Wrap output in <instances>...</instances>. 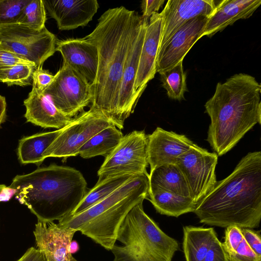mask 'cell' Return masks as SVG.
<instances>
[{"label":"cell","mask_w":261,"mask_h":261,"mask_svg":"<svg viewBox=\"0 0 261 261\" xmlns=\"http://www.w3.org/2000/svg\"><path fill=\"white\" fill-rule=\"evenodd\" d=\"M43 92L59 111L71 118L82 112L92 99L91 85L64 64Z\"/></svg>","instance_id":"obj_10"},{"label":"cell","mask_w":261,"mask_h":261,"mask_svg":"<svg viewBox=\"0 0 261 261\" xmlns=\"http://www.w3.org/2000/svg\"><path fill=\"white\" fill-rule=\"evenodd\" d=\"M9 189L38 221L52 222L70 215L88 191L82 173L69 166L51 164L17 175Z\"/></svg>","instance_id":"obj_4"},{"label":"cell","mask_w":261,"mask_h":261,"mask_svg":"<svg viewBox=\"0 0 261 261\" xmlns=\"http://www.w3.org/2000/svg\"><path fill=\"white\" fill-rule=\"evenodd\" d=\"M76 232L61 228L54 221H38L33 233L37 248L48 261H74L70 246Z\"/></svg>","instance_id":"obj_18"},{"label":"cell","mask_w":261,"mask_h":261,"mask_svg":"<svg viewBox=\"0 0 261 261\" xmlns=\"http://www.w3.org/2000/svg\"><path fill=\"white\" fill-rule=\"evenodd\" d=\"M136 175L128 174L99 177L97 183L88 190L77 207L69 215L81 213L102 200Z\"/></svg>","instance_id":"obj_26"},{"label":"cell","mask_w":261,"mask_h":261,"mask_svg":"<svg viewBox=\"0 0 261 261\" xmlns=\"http://www.w3.org/2000/svg\"><path fill=\"white\" fill-rule=\"evenodd\" d=\"M148 22L145 18L134 40L126 58L121 81L116 117V127L121 129L125 120L134 112L138 99L134 86L138 69L145 29Z\"/></svg>","instance_id":"obj_13"},{"label":"cell","mask_w":261,"mask_h":261,"mask_svg":"<svg viewBox=\"0 0 261 261\" xmlns=\"http://www.w3.org/2000/svg\"><path fill=\"white\" fill-rule=\"evenodd\" d=\"M208 16L200 15L182 25L158 50L156 72L168 69L184 60L193 45L201 38Z\"/></svg>","instance_id":"obj_12"},{"label":"cell","mask_w":261,"mask_h":261,"mask_svg":"<svg viewBox=\"0 0 261 261\" xmlns=\"http://www.w3.org/2000/svg\"><path fill=\"white\" fill-rule=\"evenodd\" d=\"M18 64L34 65L0 46V70L5 69Z\"/></svg>","instance_id":"obj_35"},{"label":"cell","mask_w":261,"mask_h":261,"mask_svg":"<svg viewBox=\"0 0 261 261\" xmlns=\"http://www.w3.org/2000/svg\"><path fill=\"white\" fill-rule=\"evenodd\" d=\"M54 75L42 66L37 67L33 74V84L37 88L44 91L53 82Z\"/></svg>","instance_id":"obj_36"},{"label":"cell","mask_w":261,"mask_h":261,"mask_svg":"<svg viewBox=\"0 0 261 261\" xmlns=\"http://www.w3.org/2000/svg\"><path fill=\"white\" fill-rule=\"evenodd\" d=\"M27 122L43 128L61 129L72 119L63 114L41 90L32 84L31 91L23 101Z\"/></svg>","instance_id":"obj_20"},{"label":"cell","mask_w":261,"mask_h":261,"mask_svg":"<svg viewBox=\"0 0 261 261\" xmlns=\"http://www.w3.org/2000/svg\"><path fill=\"white\" fill-rule=\"evenodd\" d=\"M217 4L214 0L168 1L161 12L162 28L159 49L188 20L200 15L210 17Z\"/></svg>","instance_id":"obj_14"},{"label":"cell","mask_w":261,"mask_h":261,"mask_svg":"<svg viewBox=\"0 0 261 261\" xmlns=\"http://www.w3.org/2000/svg\"><path fill=\"white\" fill-rule=\"evenodd\" d=\"M200 222L226 228L258 227L261 219V152L248 153L232 172L217 181L193 212Z\"/></svg>","instance_id":"obj_2"},{"label":"cell","mask_w":261,"mask_h":261,"mask_svg":"<svg viewBox=\"0 0 261 261\" xmlns=\"http://www.w3.org/2000/svg\"><path fill=\"white\" fill-rule=\"evenodd\" d=\"M229 261H261L243 238L237 249L227 254Z\"/></svg>","instance_id":"obj_33"},{"label":"cell","mask_w":261,"mask_h":261,"mask_svg":"<svg viewBox=\"0 0 261 261\" xmlns=\"http://www.w3.org/2000/svg\"><path fill=\"white\" fill-rule=\"evenodd\" d=\"M203 261H229L222 243L218 239L212 244Z\"/></svg>","instance_id":"obj_37"},{"label":"cell","mask_w":261,"mask_h":261,"mask_svg":"<svg viewBox=\"0 0 261 261\" xmlns=\"http://www.w3.org/2000/svg\"><path fill=\"white\" fill-rule=\"evenodd\" d=\"M114 245L113 261H172L179 244L163 231L144 212L143 202L134 206L122 221Z\"/></svg>","instance_id":"obj_6"},{"label":"cell","mask_w":261,"mask_h":261,"mask_svg":"<svg viewBox=\"0 0 261 261\" xmlns=\"http://www.w3.org/2000/svg\"><path fill=\"white\" fill-rule=\"evenodd\" d=\"M182 62L183 60L180 61L174 66L159 73L162 86L168 96L174 100L184 99V94L188 90L186 73L184 70Z\"/></svg>","instance_id":"obj_28"},{"label":"cell","mask_w":261,"mask_h":261,"mask_svg":"<svg viewBox=\"0 0 261 261\" xmlns=\"http://www.w3.org/2000/svg\"><path fill=\"white\" fill-rule=\"evenodd\" d=\"M123 136L121 129L111 125L91 137L79 149L78 154L83 159L98 155L106 157L116 146Z\"/></svg>","instance_id":"obj_27"},{"label":"cell","mask_w":261,"mask_h":261,"mask_svg":"<svg viewBox=\"0 0 261 261\" xmlns=\"http://www.w3.org/2000/svg\"><path fill=\"white\" fill-rule=\"evenodd\" d=\"M148 195L149 174H138L105 199L81 213L63 217L57 224L61 228L80 231L111 250L127 214Z\"/></svg>","instance_id":"obj_5"},{"label":"cell","mask_w":261,"mask_h":261,"mask_svg":"<svg viewBox=\"0 0 261 261\" xmlns=\"http://www.w3.org/2000/svg\"><path fill=\"white\" fill-rule=\"evenodd\" d=\"M243 239L241 228L230 226L225 228L223 246L227 254L233 252Z\"/></svg>","instance_id":"obj_32"},{"label":"cell","mask_w":261,"mask_h":261,"mask_svg":"<svg viewBox=\"0 0 261 261\" xmlns=\"http://www.w3.org/2000/svg\"><path fill=\"white\" fill-rule=\"evenodd\" d=\"M260 91L255 79L245 73L217 84L204 107L211 119L207 141L218 156L231 150L255 124H260Z\"/></svg>","instance_id":"obj_3"},{"label":"cell","mask_w":261,"mask_h":261,"mask_svg":"<svg viewBox=\"0 0 261 261\" xmlns=\"http://www.w3.org/2000/svg\"><path fill=\"white\" fill-rule=\"evenodd\" d=\"M217 162L218 155L215 152H210L196 144L176 159L175 164L183 174L191 196L197 204L217 182Z\"/></svg>","instance_id":"obj_11"},{"label":"cell","mask_w":261,"mask_h":261,"mask_svg":"<svg viewBox=\"0 0 261 261\" xmlns=\"http://www.w3.org/2000/svg\"><path fill=\"white\" fill-rule=\"evenodd\" d=\"M195 143L184 135L158 127L147 135V162L150 171L165 164H175L177 158Z\"/></svg>","instance_id":"obj_15"},{"label":"cell","mask_w":261,"mask_h":261,"mask_svg":"<svg viewBox=\"0 0 261 261\" xmlns=\"http://www.w3.org/2000/svg\"><path fill=\"white\" fill-rule=\"evenodd\" d=\"M46 11L42 0H30L23 9L18 24L39 31L45 26Z\"/></svg>","instance_id":"obj_29"},{"label":"cell","mask_w":261,"mask_h":261,"mask_svg":"<svg viewBox=\"0 0 261 261\" xmlns=\"http://www.w3.org/2000/svg\"><path fill=\"white\" fill-rule=\"evenodd\" d=\"M42 2L61 31L86 26L99 8L96 0H42Z\"/></svg>","instance_id":"obj_19"},{"label":"cell","mask_w":261,"mask_h":261,"mask_svg":"<svg viewBox=\"0 0 261 261\" xmlns=\"http://www.w3.org/2000/svg\"><path fill=\"white\" fill-rule=\"evenodd\" d=\"M147 199L158 213L175 217L193 212L197 205V203L190 197H185L162 190L149 194Z\"/></svg>","instance_id":"obj_25"},{"label":"cell","mask_w":261,"mask_h":261,"mask_svg":"<svg viewBox=\"0 0 261 261\" xmlns=\"http://www.w3.org/2000/svg\"><path fill=\"white\" fill-rule=\"evenodd\" d=\"M242 234L245 241L254 253L261 257V237L259 231L252 228H241Z\"/></svg>","instance_id":"obj_34"},{"label":"cell","mask_w":261,"mask_h":261,"mask_svg":"<svg viewBox=\"0 0 261 261\" xmlns=\"http://www.w3.org/2000/svg\"><path fill=\"white\" fill-rule=\"evenodd\" d=\"M16 261H48L43 253L34 247L29 248Z\"/></svg>","instance_id":"obj_39"},{"label":"cell","mask_w":261,"mask_h":261,"mask_svg":"<svg viewBox=\"0 0 261 261\" xmlns=\"http://www.w3.org/2000/svg\"><path fill=\"white\" fill-rule=\"evenodd\" d=\"M56 51L68 65L91 85L94 83L98 69V53L96 45L85 38L57 41Z\"/></svg>","instance_id":"obj_17"},{"label":"cell","mask_w":261,"mask_h":261,"mask_svg":"<svg viewBox=\"0 0 261 261\" xmlns=\"http://www.w3.org/2000/svg\"><path fill=\"white\" fill-rule=\"evenodd\" d=\"M7 103L5 97L0 95V126L6 118Z\"/></svg>","instance_id":"obj_40"},{"label":"cell","mask_w":261,"mask_h":261,"mask_svg":"<svg viewBox=\"0 0 261 261\" xmlns=\"http://www.w3.org/2000/svg\"><path fill=\"white\" fill-rule=\"evenodd\" d=\"M147 135L134 130L123 136L106 157L97 171L99 177L147 174Z\"/></svg>","instance_id":"obj_9"},{"label":"cell","mask_w":261,"mask_h":261,"mask_svg":"<svg viewBox=\"0 0 261 261\" xmlns=\"http://www.w3.org/2000/svg\"><path fill=\"white\" fill-rule=\"evenodd\" d=\"M162 28L160 13L153 14L146 25L141 50L136 77L134 86L136 97L139 100L156 73V61Z\"/></svg>","instance_id":"obj_16"},{"label":"cell","mask_w":261,"mask_h":261,"mask_svg":"<svg viewBox=\"0 0 261 261\" xmlns=\"http://www.w3.org/2000/svg\"><path fill=\"white\" fill-rule=\"evenodd\" d=\"M30 0H0V31L18 24L24 6Z\"/></svg>","instance_id":"obj_31"},{"label":"cell","mask_w":261,"mask_h":261,"mask_svg":"<svg viewBox=\"0 0 261 261\" xmlns=\"http://www.w3.org/2000/svg\"><path fill=\"white\" fill-rule=\"evenodd\" d=\"M80 249L78 243L76 241H72L70 246V251L72 254L76 253Z\"/></svg>","instance_id":"obj_41"},{"label":"cell","mask_w":261,"mask_h":261,"mask_svg":"<svg viewBox=\"0 0 261 261\" xmlns=\"http://www.w3.org/2000/svg\"><path fill=\"white\" fill-rule=\"evenodd\" d=\"M60 133V129L54 131L36 134L22 138L19 140L17 154L21 164H41L45 150Z\"/></svg>","instance_id":"obj_24"},{"label":"cell","mask_w":261,"mask_h":261,"mask_svg":"<svg viewBox=\"0 0 261 261\" xmlns=\"http://www.w3.org/2000/svg\"><path fill=\"white\" fill-rule=\"evenodd\" d=\"M260 4V0L219 1L215 10L208 17L201 37H211L236 21L250 17Z\"/></svg>","instance_id":"obj_21"},{"label":"cell","mask_w":261,"mask_h":261,"mask_svg":"<svg viewBox=\"0 0 261 261\" xmlns=\"http://www.w3.org/2000/svg\"><path fill=\"white\" fill-rule=\"evenodd\" d=\"M183 232L182 246L186 261H203L212 244L218 239L212 227L186 226Z\"/></svg>","instance_id":"obj_23"},{"label":"cell","mask_w":261,"mask_h":261,"mask_svg":"<svg viewBox=\"0 0 261 261\" xmlns=\"http://www.w3.org/2000/svg\"><path fill=\"white\" fill-rule=\"evenodd\" d=\"M164 0H144L141 2L142 17L148 18L157 13L163 5Z\"/></svg>","instance_id":"obj_38"},{"label":"cell","mask_w":261,"mask_h":261,"mask_svg":"<svg viewBox=\"0 0 261 261\" xmlns=\"http://www.w3.org/2000/svg\"><path fill=\"white\" fill-rule=\"evenodd\" d=\"M57 42L55 35L46 27L37 31L17 24L0 31V46L36 67L54 55Z\"/></svg>","instance_id":"obj_8"},{"label":"cell","mask_w":261,"mask_h":261,"mask_svg":"<svg viewBox=\"0 0 261 261\" xmlns=\"http://www.w3.org/2000/svg\"><path fill=\"white\" fill-rule=\"evenodd\" d=\"M145 18L123 6L110 8L100 16L94 30L84 37L96 45L98 53L97 72L91 86L90 108L101 112L116 127L124 64Z\"/></svg>","instance_id":"obj_1"},{"label":"cell","mask_w":261,"mask_h":261,"mask_svg":"<svg viewBox=\"0 0 261 261\" xmlns=\"http://www.w3.org/2000/svg\"><path fill=\"white\" fill-rule=\"evenodd\" d=\"M6 188V187L4 185H0V196L2 195L3 192L4 190H5ZM1 201V199H0Z\"/></svg>","instance_id":"obj_42"},{"label":"cell","mask_w":261,"mask_h":261,"mask_svg":"<svg viewBox=\"0 0 261 261\" xmlns=\"http://www.w3.org/2000/svg\"><path fill=\"white\" fill-rule=\"evenodd\" d=\"M74 261H77V260L75 259Z\"/></svg>","instance_id":"obj_43"},{"label":"cell","mask_w":261,"mask_h":261,"mask_svg":"<svg viewBox=\"0 0 261 261\" xmlns=\"http://www.w3.org/2000/svg\"><path fill=\"white\" fill-rule=\"evenodd\" d=\"M36 68L34 65L18 64L0 70V81L9 86L32 85L33 74Z\"/></svg>","instance_id":"obj_30"},{"label":"cell","mask_w":261,"mask_h":261,"mask_svg":"<svg viewBox=\"0 0 261 261\" xmlns=\"http://www.w3.org/2000/svg\"><path fill=\"white\" fill-rule=\"evenodd\" d=\"M161 190L191 197L188 183L176 164L163 165L150 171L149 194Z\"/></svg>","instance_id":"obj_22"},{"label":"cell","mask_w":261,"mask_h":261,"mask_svg":"<svg viewBox=\"0 0 261 261\" xmlns=\"http://www.w3.org/2000/svg\"><path fill=\"white\" fill-rule=\"evenodd\" d=\"M114 125L101 112L90 108L83 111L64 127L42 156L62 158V162L77 155L79 149L103 129Z\"/></svg>","instance_id":"obj_7"}]
</instances>
